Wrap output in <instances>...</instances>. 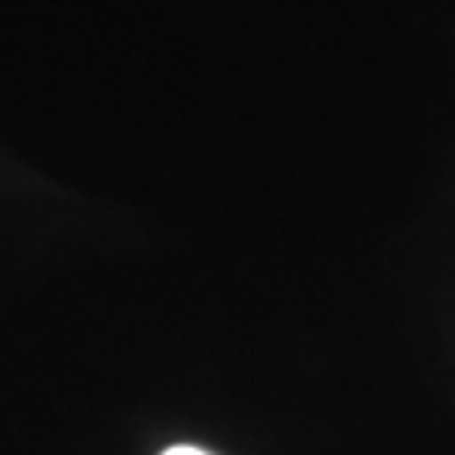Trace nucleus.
<instances>
[{
	"instance_id": "nucleus-1",
	"label": "nucleus",
	"mask_w": 455,
	"mask_h": 455,
	"mask_svg": "<svg viewBox=\"0 0 455 455\" xmlns=\"http://www.w3.org/2000/svg\"><path fill=\"white\" fill-rule=\"evenodd\" d=\"M164 455H209V451H202V448H190V444H175V448H167Z\"/></svg>"
}]
</instances>
